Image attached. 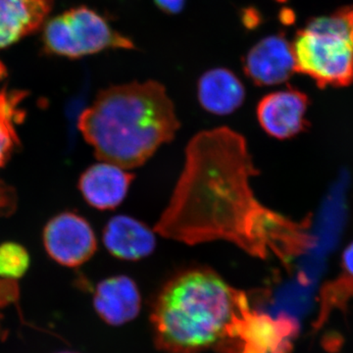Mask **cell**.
<instances>
[{"instance_id":"13","label":"cell","mask_w":353,"mask_h":353,"mask_svg":"<svg viewBox=\"0 0 353 353\" xmlns=\"http://www.w3.org/2000/svg\"><path fill=\"white\" fill-rule=\"evenodd\" d=\"M54 0H0V50L37 31Z\"/></svg>"},{"instance_id":"2","label":"cell","mask_w":353,"mask_h":353,"mask_svg":"<svg viewBox=\"0 0 353 353\" xmlns=\"http://www.w3.org/2000/svg\"><path fill=\"white\" fill-rule=\"evenodd\" d=\"M180 126L166 88L155 81L101 90L78 122L97 159L126 170L145 164Z\"/></svg>"},{"instance_id":"10","label":"cell","mask_w":353,"mask_h":353,"mask_svg":"<svg viewBox=\"0 0 353 353\" xmlns=\"http://www.w3.org/2000/svg\"><path fill=\"white\" fill-rule=\"evenodd\" d=\"M134 176L117 165L101 161L79 179V190L88 205L99 210L118 208L126 199Z\"/></svg>"},{"instance_id":"9","label":"cell","mask_w":353,"mask_h":353,"mask_svg":"<svg viewBox=\"0 0 353 353\" xmlns=\"http://www.w3.org/2000/svg\"><path fill=\"white\" fill-rule=\"evenodd\" d=\"M308 99L296 88L271 92L257 105V119L267 134L279 139L292 138L306 126Z\"/></svg>"},{"instance_id":"6","label":"cell","mask_w":353,"mask_h":353,"mask_svg":"<svg viewBox=\"0 0 353 353\" xmlns=\"http://www.w3.org/2000/svg\"><path fill=\"white\" fill-rule=\"evenodd\" d=\"M43 243L48 256L68 268L87 263L97 250L92 227L83 216L71 211L59 213L46 223Z\"/></svg>"},{"instance_id":"16","label":"cell","mask_w":353,"mask_h":353,"mask_svg":"<svg viewBox=\"0 0 353 353\" xmlns=\"http://www.w3.org/2000/svg\"><path fill=\"white\" fill-rule=\"evenodd\" d=\"M31 267V255L24 245L15 241L0 245V278L16 281L24 277Z\"/></svg>"},{"instance_id":"11","label":"cell","mask_w":353,"mask_h":353,"mask_svg":"<svg viewBox=\"0 0 353 353\" xmlns=\"http://www.w3.org/2000/svg\"><path fill=\"white\" fill-rule=\"evenodd\" d=\"M94 308L99 318L110 326H122L132 321L141 307L138 285L128 276L105 279L97 284Z\"/></svg>"},{"instance_id":"3","label":"cell","mask_w":353,"mask_h":353,"mask_svg":"<svg viewBox=\"0 0 353 353\" xmlns=\"http://www.w3.org/2000/svg\"><path fill=\"white\" fill-rule=\"evenodd\" d=\"M246 308L245 294L215 272H185L158 296L152 315L158 345L172 353H196L220 345Z\"/></svg>"},{"instance_id":"21","label":"cell","mask_w":353,"mask_h":353,"mask_svg":"<svg viewBox=\"0 0 353 353\" xmlns=\"http://www.w3.org/2000/svg\"><path fill=\"white\" fill-rule=\"evenodd\" d=\"M58 353H77V352H58Z\"/></svg>"},{"instance_id":"7","label":"cell","mask_w":353,"mask_h":353,"mask_svg":"<svg viewBox=\"0 0 353 353\" xmlns=\"http://www.w3.org/2000/svg\"><path fill=\"white\" fill-rule=\"evenodd\" d=\"M296 327L290 320L271 319L246 308L230 332V341L238 353H290V339ZM227 338V339H228Z\"/></svg>"},{"instance_id":"4","label":"cell","mask_w":353,"mask_h":353,"mask_svg":"<svg viewBox=\"0 0 353 353\" xmlns=\"http://www.w3.org/2000/svg\"><path fill=\"white\" fill-rule=\"evenodd\" d=\"M296 71L321 88L353 82V28L347 7L315 18L299 30L292 43Z\"/></svg>"},{"instance_id":"5","label":"cell","mask_w":353,"mask_h":353,"mask_svg":"<svg viewBox=\"0 0 353 353\" xmlns=\"http://www.w3.org/2000/svg\"><path fill=\"white\" fill-rule=\"evenodd\" d=\"M48 52L69 58L94 54L109 48L131 50L134 43L112 29L94 10L80 7L53 18L43 31Z\"/></svg>"},{"instance_id":"17","label":"cell","mask_w":353,"mask_h":353,"mask_svg":"<svg viewBox=\"0 0 353 353\" xmlns=\"http://www.w3.org/2000/svg\"><path fill=\"white\" fill-rule=\"evenodd\" d=\"M17 208V194L14 188L0 180V218L8 217Z\"/></svg>"},{"instance_id":"1","label":"cell","mask_w":353,"mask_h":353,"mask_svg":"<svg viewBox=\"0 0 353 353\" xmlns=\"http://www.w3.org/2000/svg\"><path fill=\"white\" fill-rule=\"evenodd\" d=\"M185 166L153 231L194 245L227 241L260 259L287 263L306 252L307 221L297 223L257 199L245 137L227 127L199 132L185 148Z\"/></svg>"},{"instance_id":"19","label":"cell","mask_w":353,"mask_h":353,"mask_svg":"<svg viewBox=\"0 0 353 353\" xmlns=\"http://www.w3.org/2000/svg\"><path fill=\"white\" fill-rule=\"evenodd\" d=\"M157 6L167 13H176L183 8L185 0H155Z\"/></svg>"},{"instance_id":"8","label":"cell","mask_w":353,"mask_h":353,"mask_svg":"<svg viewBox=\"0 0 353 353\" xmlns=\"http://www.w3.org/2000/svg\"><path fill=\"white\" fill-rule=\"evenodd\" d=\"M243 69L246 76L260 87L285 83L296 72L292 43L284 34L261 39L245 55Z\"/></svg>"},{"instance_id":"12","label":"cell","mask_w":353,"mask_h":353,"mask_svg":"<svg viewBox=\"0 0 353 353\" xmlns=\"http://www.w3.org/2000/svg\"><path fill=\"white\" fill-rule=\"evenodd\" d=\"M104 246L118 259L136 261L148 257L157 246L155 232L127 215L114 216L102 233Z\"/></svg>"},{"instance_id":"14","label":"cell","mask_w":353,"mask_h":353,"mask_svg":"<svg viewBox=\"0 0 353 353\" xmlns=\"http://www.w3.org/2000/svg\"><path fill=\"white\" fill-rule=\"evenodd\" d=\"M197 97L208 112L225 116L241 108L245 101V90L233 72L216 68L209 70L199 79Z\"/></svg>"},{"instance_id":"20","label":"cell","mask_w":353,"mask_h":353,"mask_svg":"<svg viewBox=\"0 0 353 353\" xmlns=\"http://www.w3.org/2000/svg\"><path fill=\"white\" fill-rule=\"evenodd\" d=\"M348 18H350V23L353 28V7H347Z\"/></svg>"},{"instance_id":"15","label":"cell","mask_w":353,"mask_h":353,"mask_svg":"<svg viewBox=\"0 0 353 353\" xmlns=\"http://www.w3.org/2000/svg\"><path fill=\"white\" fill-rule=\"evenodd\" d=\"M24 97L22 92L0 90V169L19 148L17 126L24 120V111L20 108Z\"/></svg>"},{"instance_id":"18","label":"cell","mask_w":353,"mask_h":353,"mask_svg":"<svg viewBox=\"0 0 353 353\" xmlns=\"http://www.w3.org/2000/svg\"><path fill=\"white\" fill-rule=\"evenodd\" d=\"M343 282H348L345 289L353 290V243L347 246L343 255Z\"/></svg>"}]
</instances>
